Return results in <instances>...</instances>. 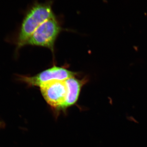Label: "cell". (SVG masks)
<instances>
[{
	"label": "cell",
	"mask_w": 147,
	"mask_h": 147,
	"mask_svg": "<svg viewBox=\"0 0 147 147\" xmlns=\"http://www.w3.org/2000/svg\"><path fill=\"white\" fill-rule=\"evenodd\" d=\"M45 101L55 109H64L67 94V88L65 81H53L40 87Z\"/></svg>",
	"instance_id": "obj_4"
},
{
	"label": "cell",
	"mask_w": 147,
	"mask_h": 147,
	"mask_svg": "<svg viewBox=\"0 0 147 147\" xmlns=\"http://www.w3.org/2000/svg\"><path fill=\"white\" fill-rule=\"evenodd\" d=\"M5 126V124L2 121H0V128H3Z\"/></svg>",
	"instance_id": "obj_6"
},
{
	"label": "cell",
	"mask_w": 147,
	"mask_h": 147,
	"mask_svg": "<svg viewBox=\"0 0 147 147\" xmlns=\"http://www.w3.org/2000/svg\"><path fill=\"white\" fill-rule=\"evenodd\" d=\"M52 1L36 3L28 11L21 24L17 39V49L26 45L35 31L47 19L55 17Z\"/></svg>",
	"instance_id": "obj_1"
},
{
	"label": "cell",
	"mask_w": 147,
	"mask_h": 147,
	"mask_svg": "<svg viewBox=\"0 0 147 147\" xmlns=\"http://www.w3.org/2000/svg\"><path fill=\"white\" fill-rule=\"evenodd\" d=\"M61 30L60 23L56 16L47 19L35 31L26 45L46 47L53 53L55 41Z\"/></svg>",
	"instance_id": "obj_2"
},
{
	"label": "cell",
	"mask_w": 147,
	"mask_h": 147,
	"mask_svg": "<svg viewBox=\"0 0 147 147\" xmlns=\"http://www.w3.org/2000/svg\"><path fill=\"white\" fill-rule=\"evenodd\" d=\"M88 82L86 78L82 79L71 77L65 80L67 88V94L64 109L74 105L79 98L82 87Z\"/></svg>",
	"instance_id": "obj_5"
},
{
	"label": "cell",
	"mask_w": 147,
	"mask_h": 147,
	"mask_svg": "<svg viewBox=\"0 0 147 147\" xmlns=\"http://www.w3.org/2000/svg\"><path fill=\"white\" fill-rule=\"evenodd\" d=\"M78 74L76 72L70 71L62 67L54 66L34 76L18 75V79L20 82L26 83L29 86L40 87L43 84L56 80L65 81Z\"/></svg>",
	"instance_id": "obj_3"
}]
</instances>
